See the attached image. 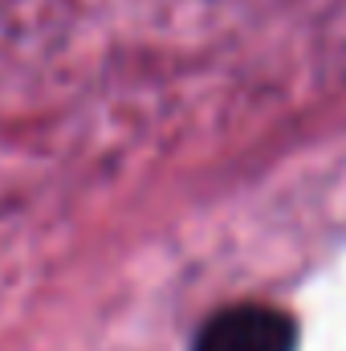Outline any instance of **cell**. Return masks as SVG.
<instances>
[{
	"label": "cell",
	"instance_id": "1",
	"mask_svg": "<svg viewBox=\"0 0 346 351\" xmlns=\"http://www.w3.org/2000/svg\"><path fill=\"white\" fill-rule=\"evenodd\" d=\"M191 351H297V323L281 306L237 302L196 331Z\"/></svg>",
	"mask_w": 346,
	"mask_h": 351
}]
</instances>
